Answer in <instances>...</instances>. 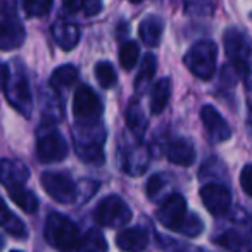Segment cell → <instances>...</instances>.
<instances>
[{
	"label": "cell",
	"mask_w": 252,
	"mask_h": 252,
	"mask_svg": "<svg viewBox=\"0 0 252 252\" xmlns=\"http://www.w3.org/2000/svg\"><path fill=\"white\" fill-rule=\"evenodd\" d=\"M224 50L233 69L238 76L249 80L251 78V56L252 47L249 38L237 28H230L224 33Z\"/></svg>",
	"instance_id": "obj_3"
},
{
	"label": "cell",
	"mask_w": 252,
	"mask_h": 252,
	"mask_svg": "<svg viewBox=\"0 0 252 252\" xmlns=\"http://www.w3.org/2000/svg\"><path fill=\"white\" fill-rule=\"evenodd\" d=\"M216 43L211 40H202L190 47L183 63L193 76L200 78V80H211L216 71Z\"/></svg>",
	"instance_id": "obj_2"
},
{
	"label": "cell",
	"mask_w": 252,
	"mask_h": 252,
	"mask_svg": "<svg viewBox=\"0 0 252 252\" xmlns=\"http://www.w3.org/2000/svg\"><path fill=\"white\" fill-rule=\"evenodd\" d=\"M95 78H97L98 85L105 90L112 88L118 81V74H116L114 67H112L111 63H105V61H100V63L95 64Z\"/></svg>",
	"instance_id": "obj_26"
},
{
	"label": "cell",
	"mask_w": 252,
	"mask_h": 252,
	"mask_svg": "<svg viewBox=\"0 0 252 252\" xmlns=\"http://www.w3.org/2000/svg\"><path fill=\"white\" fill-rule=\"evenodd\" d=\"M78 80V69L73 64H64L59 66L50 76V85L56 90H63V88H69L74 81Z\"/></svg>",
	"instance_id": "obj_22"
},
{
	"label": "cell",
	"mask_w": 252,
	"mask_h": 252,
	"mask_svg": "<svg viewBox=\"0 0 252 252\" xmlns=\"http://www.w3.org/2000/svg\"><path fill=\"white\" fill-rule=\"evenodd\" d=\"M52 36L63 50H73L80 42V28L74 23L61 19L52 25Z\"/></svg>",
	"instance_id": "obj_17"
},
{
	"label": "cell",
	"mask_w": 252,
	"mask_h": 252,
	"mask_svg": "<svg viewBox=\"0 0 252 252\" xmlns=\"http://www.w3.org/2000/svg\"><path fill=\"white\" fill-rule=\"evenodd\" d=\"M189 211H187V202L180 193H171L168 199L164 200L158 211V220L164 228L171 231H180L182 224L189 218Z\"/></svg>",
	"instance_id": "obj_10"
},
{
	"label": "cell",
	"mask_w": 252,
	"mask_h": 252,
	"mask_svg": "<svg viewBox=\"0 0 252 252\" xmlns=\"http://www.w3.org/2000/svg\"><path fill=\"white\" fill-rule=\"evenodd\" d=\"M105 237L98 230H88L78 242L76 252H107Z\"/></svg>",
	"instance_id": "obj_21"
},
{
	"label": "cell",
	"mask_w": 252,
	"mask_h": 252,
	"mask_svg": "<svg viewBox=\"0 0 252 252\" xmlns=\"http://www.w3.org/2000/svg\"><path fill=\"white\" fill-rule=\"evenodd\" d=\"M169 97H171V80H169V78H162V80L156 81L151 90L152 114H161L166 109V105H168Z\"/></svg>",
	"instance_id": "obj_19"
},
{
	"label": "cell",
	"mask_w": 252,
	"mask_h": 252,
	"mask_svg": "<svg viewBox=\"0 0 252 252\" xmlns=\"http://www.w3.org/2000/svg\"><path fill=\"white\" fill-rule=\"evenodd\" d=\"M100 9H102V4L98 0H85L83 2L85 16H95Z\"/></svg>",
	"instance_id": "obj_33"
},
{
	"label": "cell",
	"mask_w": 252,
	"mask_h": 252,
	"mask_svg": "<svg viewBox=\"0 0 252 252\" xmlns=\"http://www.w3.org/2000/svg\"><path fill=\"white\" fill-rule=\"evenodd\" d=\"M216 242L220 245H223V247H226L228 251H231V252H251L247 242H245L238 233H235V231H226V233L221 235Z\"/></svg>",
	"instance_id": "obj_27"
},
{
	"label": "cell",
	"mask_w": 252,
	"mask_h": 252,
	"mask_svg": "<svg viewBox=\"0 0 252 252\" xmlns=\"http://www.w3.org/2000/svg\"><path fill=\"white\" fill-rule=\"evenodd\" d=\"M30 178V171L23 162L11 161V159H2L0 161V183L7 190L21 189L25 182Z\"/></svg>",
	"instance_id": "obj_13"
},
{
	"label": "cell",
	"mask_w": 252,
	"mask_h": 252,
	"mask_svg": "<svg viewBox=\"0 0 252 252\" xmlns=\"http://www.w3.org/2000/svg\"><path fill=\"white\" fill-rule=\"evenodd\" d=\"M164 23L159 16H147L138 26V36L149 47H158L161 42Z\"/></svg>",
	"instance_id": "obj_18"
},
{
	"label": "cell",
	"mask_w": 252,
	"mask_h": 252,
	"mask_svg": "<svg viewBox=\"0 0 252 252\" xmlns=\"http://www.w3.org/2000/svg\"><path fill=\"white\" fill-rule=\"evenodd\" d=\"M11 252H21V251H11Z\"/></svg>",
	"instance_id": "obj_38"
},
{
	"label": "cell",
	"mask_w": 252,
	"mask_h": 252,
	"mask_svg": "<svg viewBox=\"0 0 252 252\" xmlns=\"http://www.w3.org/2000/svg\"><path fill=\"white\" fill-rule=\"evenodd\" d=\"M64 9H67L69 12L81 11L83 9V2L81 0H67V2H64Z\"/></svg>",
	"instance_id": "obj_35"
},
{
	"label": "cell",
	"mask_w": 252,
	"mask_h": 252,
	"mask_svg": "<svg viewBox=\"0 0 252 252\" xmlns=\"http://www.w3.org/2000/svg\"><path fill=\"white\" fill-rule=\"evenodd\" d=\"M81 133L74 131V147H76L78 158L90 164H102L104 154H102V144H104V131L95 125H78Z\"/></svg>",
	"instance_id": "obj_4"
},
{
	"label": "cell",
	"mask_w": 252,
	"mask_h": 252,
	"mask_svg": "<svg viewBox=\"0 0 252 252\" xmlns=\"http://www.w3.org/2000/svg\"><path fill=\"white\" fill-rule=\"evenodd\" d=\"M156 69H158V61L152 54H145L144 56V61L140 64V71H138L137 78H135V90L138 94L147 88V85H151L152 78L156 74Z\"/></svg>",
	"instance_id": "obj_20"
},
{
	"label": "cell",
	"mask_w": 252,
	"mask_h": 252,
	"mask_svg": "<svg viewBox=\"0 0 252 252\" xmlns=\"http://www.w3.org/2000/svg\"><path fill=\"white\" fill-rule=\"evenodd\" d=\"M166 158L173 164L187 168L195 161V149L187 138H175L166 147Z\"/></svg>",
	"instance_id": "obj_15"
},
{
	"label": "cell",
	"mask_w": 252,
	"mask_h": 252,
	"mask_svg": "<svg viewBox=\"0 0 252 252\" xmlns=\"http://www.w3.org/2000/svg\"><path fill=\"white\" fill-rule=\"evenodd\" d=\"M52 7V2L49 0H26L25 2V11L30 18H40L45 16Z\"/></svg>",
	"instance_id": "obj_28"
},
{
	"label": "cell",
	"mask_w": 252,
	"mask_h": 252,
	"mask_svg": "<svg viewBox=\"0 0 252 252\" xmlns=\"http://www.w3.org/2000/svg\"><path fill=\"white\" fill-rule=\"evenodd\" d=\"M102 102L98 95L87 85L78 87L73 98V114L78 125H95L102 116Z\"/></svg>",
	"instance_id": "obj_7"
},
{
	"label": "cell",
	"mask_w": 252,
	"mask_h": 252,
	"mask_svg": "<svg viewBox=\"0 0 252 252\" xmlns=\"http://www.w3.org/2000/svg\"><path fill=\"white\" fill-rule=\"evenodd\" d=\"M251 128H252V112H251Z\"/></svg>",
	"instance_id": "obj_37"
},
{
	"label": "cell",
	"mask_w": 252,
	"mask_h": 252,
	"mask_svg": "<svg viewBox=\"0 0 252 252\" xmlns=\"http://www.w3.org/2000/svg\"><path fill=\"white\" fill-rule=\"evenodd\" d=\"M25 28L14 18H7L0 21V50H14L23 45L25 42Z\"/></svg>",
	"instance_id": "obj_14"
},
{
	"label": "cell",
	"mask_w": 252,
	"mask_h": 252,
	"mask_svg": "<svg viewBox=\"0 0 252 252\" xmlns=\"http://www.w3.org/2000/svg\"><path fill=\"white\" fill-rule=\"evenodd\" d=\"M200 199H202L206 209L214 216H223L228 213L231 206V195L223 185L218 183H207L200 189Z\"/></svg>",
	"instance_id": "obj_11"
},
{
	"label": "cell",
	"mask_w": 252,
	"mask_h": 252,
	"mask_svg": "<svg viewBox=\"0 0 252 252\" xmlns=\"http://www.w3.org/2000/svg\"><path fill=\"white\" fill-rule=\"evenodd\" d=\"M164 176L162 175H152L151 180L147 182V195L149 199H156L158 197V193L162 190V187H164Z\"/></svg>",
	"instance_id": "obj_31"
},
{
	"label": "cell",
	"mask_w": 252,
	"mask_h": 252,
	"mask_svg": "<svg viewBox=\"0 0 252 252\" xmlns=\"http://www.w3.org/2000/svg\"><path fill=\"white\" fill-rule=\"evenodd\" d=\"M5 78H7V67H5L4 64L0 63V88H4Z\"/></svg>",
	"instance_id": "obj_36"
},
{
	"label": "cell",
	"mask_w": 252,
	"mask_h": 252,
	"mask_svg": "<svg viewBox=\"0 0 252 252\" xmlns=\"http://www.w3.org/2000/svg\"><path fill=\"white\" fill-rule=\"evenodd\" d=\"M9 197H11L12 202H14L16 206L21 207V209L28 214H33L36 209H38V199H36L35 193H33L32 190L26 189V187L9 190Z\"/></svg>",
	"instance_id": "obj_23"
},
{
	"label": "cell",
	"mask_w": 252,
	"mask_h": 252,
	"mask_svg": "<svg viewBox=\"0 0 252 252\" xmlns=\"http://www.w3.org/2000/svg\"><path fill=\"white\" fill-rule=\"evenodd\" d=\"M95 220L98 224L107 228L125 226L131 221V209L118 195H109L98 202L95 209Z\"/></svg>",
	"instance_id": "obj_6"
},
{
	"label": "cell",
	"mask_w": 252,
	"mask_h": 252,
	"mask_svg": "<svg viewBox=\"0 0 252 252\" xmlns=\"http://www.w3.org/2000/svg\"><path fill=\"white\" fill-rule=\"evenodd\" d=\"M200 119L204 123V128H206L207 135L213 142L220 144V142H226L231 137V130L228 123L224 121V118L220 114L216 107L213 105H204L202 111H200Z\"/></svg>",
	"instance_id": "obj_12"
},
{
	"label": "cell",
	"mask_w": 252,
	"mask_h": 252,
	"mask_svg": "<svg viewBox=\"0 0 252 252\" xmlns=\"http://www.w3.org/2000/svg\"><path fill=\"white\" fill-rule=\"evenodd\" d=\"M204 230V223L200 221V218L197 214H189V218L185 220V223L182 224L178 233L187 235V237H197Z\"/></svg>",
	"instance_id": "obj_29"
},
{
	"label": "cell",
	"mask_w": 252,
	"mask_h": 252,
	"mask_svg": "<svg viewBox=\"0 0 252 252\" xmlns=\"http://www.w3.org/2000/svg\"><path fill=\"white\" fill-rule=\"evenodd\" d=\"M67 152H69V147H67L66 138L57 130H49L47 133H42L38 137L36 158L40 162H45V164L61 162L67 158Z\"/></svg>",
	"instance_id": "obj_8"
},
{
	"label": "cell",
	"mask_w": 252,
	"mask_h": 252,
	"mask_svg": "<svg viewBox=\"0 0 252 252\" xmlns=\"http://www.w3.org/2000/svg\"><path fill=\"white\" fill-rule=\"evenodd\" d=\"M42 187L50 199L59 204H71L76 199V185L74 182L64 173H43Z\"/></svg>",
	"instance_id": "obj_9"
},
{
	"label": "cell",
	"mask_w": 252,
	"mask_h": 252,
	"mask_svg": "<svg viewBox=\"0 0 252 252\" xmlns=\"http://www.w3.org/2000/svg\"><path fill=\"white\" fill-rule=\"evenodd\" d=\"M240 187L247 195H252V164L244 166V169H242Z\"/></svg>",
	"instance_id": "obj_32"
},
{
	"label": "cell",
	"mask_w": 252,
	"mask_h": 252,
	"mask_svg": "<svg viewBox=\"0 0 252 252\" xmlns=\"http://www.w3.org/2000/svg\"><path fill=\"white\" fill-rule=\"evenodd\" d=\"M14 216V214L9 213L7 206H5V202L2 199H0V226H5V224L9 223V220Z\"/></svg>",
	"instance_id": "obj_34"
},
{
	"label": "cell",
	"mask_w": 252,
	"mask_h": 252,
	"mask_svg": "<svg viewBox=\"0 0 252 252\" xmlns=\"http://www.w3.org/2000/svg\"><path fill=\"white\" fill-rule=\"evenodd\" d=\"M116 244L125 252H142L149 244V237L142 228H126L116 235Z\"/></svg>",
	"instance_id": "obj_16"
},
{
	"label": "cell",
	"mask_w": 252,
	"mask_h": 252,
	"mask_svg": "<svg viewBox=\"0 0 252 252\" xmlns=\"http://www.w3.org/2000/svg\"><path fill=\"white\" fill-rule=\"evenodd\" d=\"M140 56V49H138L137 42H125L119 49V64L125 71H131L135 67Z\"/></svg>",
	"instance_id": "obj_25"
},
{
	"label": "cell",
	"mask_w": 252,
	"mask_h": 252,
	"mask_svg": "<svg viewBox=\"0 0 252 252\" xmlns=\"http://www.w3.org/2000/svg\"><path fill=\"white\" fill-rule=\"evenodd\" d=\"M43 235H45V240L59 252L76 251L78 242H80L78 226L69 218L63 216V214H59V213L49 214V218H47V221H45Z\"/></svg>",
	"instance_id": "obj_1"
},
{
	"label": "cell",
	"mask_w": 252,
	"mask_h": 252,
	"mask_svg": "<svg viewBox=\"0 0 252 252\" xmlns=\"http://www.w3.org/2000/svg\"><path fill=\"white\" fill-rule=\"evenodd\" d=\"M4 94L7 97V102L19 114L26 116V118L32 116L33 98H32V90H30V81L21 69H16V71L7 69V78H5V83H4Z\"/></svg>",
	"instance_id": "obj_5"
},
{
	"label": "cell",
	"mask_w": 252,
	"mask_h": 252,
	"mask_svg": "<svg viewBox=\"0 0 252 252\" xmlns=\"http://www.w3.org/2000/svg\"><path fill=\"white\" fill-rule=\"evenodd\" d=\"M4 230L16 238H25L26 235H28V231H26V226L23 224V221L16 216H12L11 220H9V223L4 226Z\"/></svg>",
	"instance_id": "obj_30"
},
{
	"label": "cell",
	"mask_w": 252,
	"mask_h": 252,
	"mask_svg": "<svg viewBox=\"0 0 252 252\" xmlns=\"http://www.w3.org/2000/svg\"><path fill=\"white\" fill-rule=\"evenodd\" d=\"M126 123L130 126V130L133 133H137L138 137H142L144 131L147 130V119H145V114L138 102H131L128 105V109H126Z\"/></svg>",
	"instance_id": "obj_24"
}]
</instances>
